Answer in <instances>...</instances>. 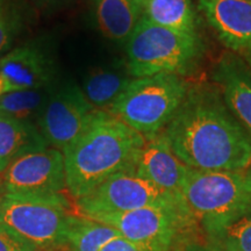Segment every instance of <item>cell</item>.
<instances>
[{"label":"cell","instance_id":"1","mask_svg":"<svg viewBox=\"0 0 251 251\" xmlns=\"http://www.w3.org/2000/svg\"><path fill=\"white\" fill-rule=\"evenodd\" d=\"M164 133L175 155L193 170L243 172L251 164V134L218 87L191 86Z\"/></svg>","mask_w":251,"mask_h":251},{"label":"cell","instance_id":"2","mask_svg":"<svg viewBox=\"0 0 251 251\" xmlns=\"http://www.w3.org/2000/svg\"><path fill=\"white\" fill-rule=\"evenodd\" d=\"M142 135L105 109H97L76 140L63 150L67 188L75 199L85 197L112 176L134 171Z\"/></svg>","mask_w":251,"mask_h":251},{"label":"cell","instance_id":"3","mask_svg":"<svg viewBox=\"0 0 251 251\" xmlns=\"http://www.w3.org/2000/svg\"><path fill=\"white\" fill-rule=\"evenodd\" d=\"M126 55L133 78L159 74L184 76L200 62L203 45L198 34L170 29L142 17L126 41Z\"/></svg>","mask_w":251,"mask_h":251},{"label":"cell","instance_id":"4","mask_svg":"<svg viewBox=\"0 0 251 251\" xmlns=\"http://www.w3.org/2000/svg\"><path fill=\"white\" fill-rule=\"evenodd\" d=\"M190 87L179 75L134 78L108 112L149 140L170 124Z\"/></svg>","mask_w":251,"mask_h":251},{"label":"cell","instance_id":"5","mask_svg":"<svg viewBox=\"0 0 251 251\" xmlns=\"http://www.w3.org/2000/svg\"><path fill=\"white\" fill-rule=\"evenodd\" d=\"M111 226L126 240L152 251H174L198 227L185 206H153L92 218Z\"/></svg>","mask_w":251,"mask_h":251},{"label":"cell","instance_id":"6","mask_svg":"<svg viewBox=\"0 0 251 251\" xmlns=\"http://www.w3.org/2000/svg\"><path fill=\"white\" fill-rule=\"evenodd\" d=\"M69 218L68 201L62 194L0 198V224L39 249L64 244Z\"/></svg>","mask_w":251,"mask_h":251},{"label":"cell","instance_id":"7","mask_svg":"<svg viewBox=\"0 0 251 251\" xmlns=\"http://www.w3.org/2000/svg\"><path fill=\"white\" fill-rule=\"evenodd\" d=\"M181 197L198 227L226 218L251 203L243 172L190 169Z\"/></svg>","mask_w":251,"mask_h":251},{"label":"cell","instance_id":"8","mask_svg":"<svg viewBox=\"0 0 251 251\" xmlns=\"http://www.w3.org/2000/svg\"><path fill=\"white\" fill-rule=\"evenodd\" d=\"M81 216L92 219L153 206H185L184 200L162 190L134 171L112 176L92 192L76 200Z\"/></svg>","mask_w":251,"mask_h":251},{"label":"cell","instance_id":"9","mask_svg":"<svg viewBox=\"0 0 251 251\" xmlns=\"http://www.w3.org/2000/svg\"><path fill=\"white\" fill-rule=\"evenodd\" d=\"M97 108L78 85H56L36 122L48 146L63 151L79 136Z\"/></svg>","mask_w":251,"mask_h":251},{"label":"cell","instance_id":"10","mask_svg":"<svg viewBox=\"0 0 251 251\" xmlns=\"http://www.w3.org/2000/svg\"><path fill=\"white\" fill-rule=\"evenodd\" d=\"M4 194L56 196L67 188L64 156L61 150L46 148L19 157L2 172Z\"/></svg>","mask_w":251,"mask_h":251},{"label":"cell","instance_id":"11","mask_svg":"<svg viewBox=\"0 0 251 251\" xmlns=\"http://www.w3.org/2000/svg\"><path fill=\"white\" fill-rule=\"evenodd\" d=\"M188 171L190 168L172 151L164 130L146 140L134 165V172L137 176L181 200H184L181 190Z\"/></svg>","mask_w":251,"mask_h":251},{"label":"cell","instance_id":"12","mask_svg":"<svg viewBox=\"0 0 251 251\" xmlns=\"http://www.w3.org/2000/svg\"><path fill=\"white\" fill-rule=\"evenodd\" d=\"M199 8L228 49L251 52V0H199Z\"/></svg>","mask_w":251,"mask_h":251},{"label":"cell","instance_id":"13","mask_svg":"<svg viewBox=\"0 0 251 251\" xmlns=\"http://www.w3.org/2000/svg\"><path fill=\"white\" fill-rule=\"evenodd\" d=\"M0 74L15 91L39 89L55 84V62L41 47L25 45L0 58Z\"/></svg>","mask_w":251,"mask_h":251},{"label":"cell","instance_id":"14","mask_svg":"<svg viewBox=\"0 0 251 251\" xmlns=\"http://www.w3.org/2000/svg\"><path fill=\"white\" fill-rule=\"evenodd\" d=\"M213 79L221 90L229 111L251 134V69L235 54H226L213 70Z\"/></svg>","mask_w":251,"mask_h":251},{"label":"cell","instance_id":"15","mask_svg":"<svg viewBox=\"0 0 251 251\" xmlns=\"http://www.w3.org/2000/svg\"><path fill=\"white\" fill-rule=\"evenodd\" d=\"M100 33L114 42H125L143 17V0H92Z\"/></svg>","mask_w":251,"mask_h":251},{"label":"cell","instance_id":"16","mask_svg":"<svg viewBox=\"0 0 251 251\" xmlns=\"http://www.w3.org/2000/svg\"><path fill=\"white\" fill-rule=\"evenodd\" d=\"M48 148L35 124L0 114V174L19 157Z\"/></svg>","mask_w":251,"mask_h":251},{"label":"cell","instance_id":"17","mask_svg":"<svg viewBox=\"0 0 251 251\" xmlns=\"http://www.w3.org/2000/svg\"><path fill=\"white\" fill-rule=\"evenodd\" d=\"M199 229L206 241L224 251H251V203Z\"/></svg>","mask_w":251,"mask_h":251},{"label":"cell","instance_id":"18","mask_svg":"<svg viewBox=\"0 0 251 251\" xmlns=\"http://www.w3.org/2000/svg\"><path fill=\"white\" fill-rule=\"evenodd\" d=\"M133 79L128 70L100 68L84 78L81 91L97 109H109Z\"/></svg>","mask_w":251,"mask_h":251},{"label":"cell","instance_id":"19","mask_svg":"<svg viewBox=\"0 0 251 251\" xmlns=\"http://www.w3.org/2000/svg\"><path fill=\"white\" fill-rule=\"evenodd\" d=\"M143 17L159 26L197 34V15L192 0H143Z\"/></svg>","mask_w":251,"mask_h":251},{"label":"cell","instance_id":"20","mask_svg":"<svg viewBox=\"0 0 251 251\" xmlns=\"http://www.w3.org/2000/svg\"><path fill=\"white\" fill-rule=\"evenodd\" d=\"M121 235L117 229L85 216L69 218L64 244L72 251H100Z\"/></svg>","mask_w":251,"mask_h":251},{"label":"cell","instance_id":"21","mask_svg":"<svg viewBox=\"0 0 251 251\" xmlns=\"http://www.w3.org/2000/svg\"><path fill=\"white\" fill-rule=\"evenodd\" d=\"M56 84L39 89L13 91L0 97V114L35 124Z\"/></svg>","mask_w":251,"mask_h":251},{"label":"cell","instance_id":"22","mask_svg":"<svg viewBox=\"0 0 251 251\" xmlns=\"http://www.w3.org/2000/svg\"><path fill=\"white\" fill-rule=\"evenodd\" d=\"M20 26V14L14 2L0 0V55L13 43Z\"/></svg>","mask_w":251,"mask_h":251},{"label":"cell","instance_id":"23","mask_svg":"<svg viewBox=\"0 0 251 251\" xmlns=\"http://www.w3.org/2000/svg\"><path fill=\"white\" fill-rule=\"evenodd\" d=\"M39 248L0 224V251H39Z\"/></svg>","mask_w":251,"mask_h":251},{"label":"cell","instance_id":"24","mask_svg":"<svg viewBox=\"0 0 251 251\" xmlns=\"http://www.w3.org/2000/svg\"><path fill=\"white\" fill-rule=\"evenodd\" d=\"M174 251H224L220 249L219 247L214 246V244L209 243L208 241L203 240H197V238L191 237L188 240L181 242L179 246H177L174 249Z\"/></svg>","mask_w":251,"mask_h":251},{"label":"cell","instance_id":"25","mask_svg":"<svg viewBox=\"0 0 251 251\" xmlns=\"http://www.w3.org/2000/svg\"><path fill=\"white\" fill-rule=\"evenodd\" d=\"M100 251H152L148 248L140 246V244L133 243L130 241L126 240L122 236L114 238L111 242H108Z\"/></svg>","mask_w":251,"mask_h":251},{"label":"cell","instance_id":"26","mask_svg":"<svg viewBox=\"0 0 251 251\" xmlns=\"http://www.w3.org/2000/svg\"><path fill=\"white\" fill-rule=\"evenodd\" d=\"M13 91H15L13 85L9 83V80L4 76V75L0 74V97L9 92H13Z\"/></svg>","mask_w":251,"mask_h":251},{"label":"cell","instance_id":"27","mask_svg":"<svg viewBox=\"0 0 251 251\" xmlns=\"http://www.w3.org/2000/svg\"><path fill=\"white\" fill-rule=\"evenodd\" d=\"M243 178H244V185H246L247 191L251 194V164L243 171Z\"/></svg>","mask_w":251,"mask_h":251},{"label":"cell","instance_id":"28","mask_svg":"<svg viewBox=\"0 0 251 251\" xmlns=\"http://www.w3.org/2000/svg\"><path fill=\"white\" fill-rule=\"evenodd\" d=\"M246 59H247V64L249 65V68L251 69V52H249V54H246Z\"/></svg>","mask_w":251,"mask_h":251},{"label":"cell","instance_id":"29","mask_svg":"<svg viewBox=\"0 0 251 251\" xmlns=\"http://www.w3.org/2000/svg\"><path fill=\"white\" fill-rule=\"evenodd\" d=\"M34 1H40V2H49V1H56V0H34Z\"/></svg>","mask_w":251,"mask_h":251}]
</instances>
